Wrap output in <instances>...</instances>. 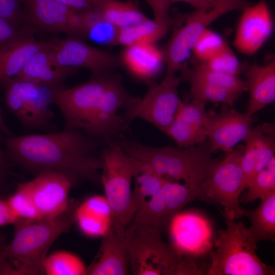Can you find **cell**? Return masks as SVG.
I'll use <instances>...</instances> for the list:
<instances>
[{
	"label": "cell",
	"instance_id": "ac0fdd59",
	"mask_svg": "<svg viewBox=\"0 0 275 275\" xmlns=\"http://www.w3.org/2000/svg\"><path fill=\"white\" fill-rule=\"evenodd\" d=\"M49 41V40H48ZM49 45L38 51L15 77L56 89L64 87V82L77 70L71 67L57 66Z\"/></svg>",
	"mask_w": 275,
	"mask_h": 275
},
{
	"label": "cell",
	"instance_id": "8d00e7d4",
	"mask_svg": "<svg viewBox=\"0 0 275 275\" xmlns=\"http://www.w3.org/2000/svg\"><path fill=\"white\" fill-rule=\"evenodd\" d=\"M35 33L26 26H19L0 16V51L12 43Z\"/></svg>",
	"mask_w": 275,
	"mask_h": 275
},
{
	"label": "cell",
	"instance_id": "e575fe53",
	"mask_svg": "<svg viewBox=\"0 0 275 275\" xmlns=\"http://www.w3.org/2000/svg\"><path fill=\"white\" fill-rule=\"evenodd\" d=\"M202 63L209 69L232 75L238 76L241 72L240 62L228 45L212 58Z\"/></svg>",
	"mask_w": 275,
	"mask_h": 275
},
{
	"label": "cell",
	"instance_id": "44dd1931",
	"mask_svg": "<svg viewBox=\"0 0 275 275\" xmlns=\"http://www.w3.org/2000/svg\"><path fill=\"white\" fill-rule=\"evenodd\" d=\"M75 220L81 231L87 236L103 237L113 224L112 210L105 197H91L77 206Z\"/></svg>",
	"mask_w": 275,
	"mask_h": 275
},
{
	"label": "cell",
	"instance_id": "60d3db41",
	"mask_svg": "<svg viewBox=\"0 0 275 275\" xmlns=\"http://www.w3.org/2000/svg\"><path fill=\"white\" fill-rule=\"evenodd\" d=\"M17 221L12 213L6 200L0 197V227L9 224H14Z\"/></svg>",
	"mask_w": 275,
	"mask_h": 275
},
{
	"label": "cell",
	"instance_id": "1f68e13d",
	"mask_svg": "<svg viewBox=\"0 0 275 275\" xmlns=\"http://www.w3.org/2000/svg\"><path fill=\"white\" fill-rule=\"evenodd\" d=\"M6 201L17 221L35 222L42 220L33 200L22 183L18 184L16 191Z\"/></svg>",
	"mask_w": 275,
	"mask_h": 275
},
{
	"label": "cell",
	"instance_id": "277c9868",
	"mask_svg": "<svg viewBox=\"0 0 275 275\" xmlns=\"http://www.w3.org/2000/svg\"><path fill=\"white\" fill-rule=\"evenodd\" d=\"M118 142L128 154L160 175L192 187L199 186L219 161L211 157L208 146L200 144L152 147L125 139Z\"/></svg>",
	"mask_w": 275,
	"mask_h": 275
},
{
	"label": "cell",
	"instance_id": "ab89813d",
	"mask_svg": "<svg viewBox=\"0 0 275 275\" xmlns=\"http://www.w3.org/2000/svg\"><path fill=\"white\" fill-rule=\"evenodd\" d=\"M71 9L80 13L95 9L97 0H57Z\"/></svg>",
	"mask_w": 275,
	"mask_h": 275
},
{
	"label": "cell",
	"instance_id": "6da1fadb",
	"mask_svg": "<svg viewBox=\"0 0 275 275\" xmlns=\"http://www.w3.org/2000/svg\"><path fill=\"white\" fill-rule=\"evenodd\" d=\"M99 140L76 129L9 136L4 140L8 160L37 176L58 172L72 182L98 184L103 161Z\"/></svg>",
	"mask_w": 275,
	"mask_h": 275
},
{
	"label": "cell",
	"instance_id": "9a60e30c",
	"mask_svg": "<svg viewBox=\"0 0 275 275\" xmlns=\"http://www.w3.org/2000/svg\"><path fill=\"white\" fill-rule=\"evenodd\" d=\"M224 104L217 113H207L204 126L211 152H229L244 141L253 128L252 116Z\"/></svg>",
	"mask_w": 275,
	"mask_h": 275
},
{
	"label": "cell",
	"instance_id": "ffe728a7",
	"mask_svg": "<svg viewBox=\"0 0 275 275\" xmlns=\"http://www.w3.org/2000/svg\"><path fill=\"white\" fill-rule=\"evenodd\" d=\"M119 58L130 74L143 80L153 78L164 63L162 49L152 43L125 46Z\"/></svg>",
	"mask_w": 275,
	"mask_h": 275
},
{
	"label": "cell",
	"instance_id": "f35d334b",
	"mask_svg": "<svg viewBox=\"0 0 275 275\" xmlns=\"http://www.w3.org/2000/svg\"><path fill=\"white\" fill-rule=\"evenodd\" d=\"M151 8L156 22L170 27L171 18L169 11L171 6L178 0H145Z\"/></svg>",
	"mask_w": 275,
	"mask_h": 275
},
{
	"label": "cell",
	"instance_id": "74e56055",
	"mask_svg": "<svg viewBox=\"0 0 275 275\" xmlns=\"http://www.w3.org/2000/svg\"><path fill=\"white\" fill-rule=\"evenodd\" d=\"M24 1L0 0V16L15 24L25 26L23 9Z\"/></svg>",
	"mask_w": 275,
	"mask_h": 275
},
{
	"label": "cell",
	"instance_id": "f6af8a7d",
	"mask_svg": "<svg viewBox=\"0 0 275 275\" xmlns=\"http://www.w3.org/2000/svg\"><path fill=\"white\" fill-rule=\"evenodd\" d=\"M3 246H0V268L3 262L5 260V259L3 254Z\"/></svg>",
	"mask_w": 275,
	"mask_h": 275
},
{
	"label": "cell",
	"instance_id": "4dcf8cb0",
	"mask_svg": "<svg viewBox=\"0 0 275 275\" xmlns=\"http://www.w3.org/2000/svg\"><path fill=\"white\" fill-rule=\"evenodd\" d=\"M164 133L180 147L201 144L207 138L204 130L195 127L177 114Z\"/></svg>",
	"mask_w": 275,
	"mask_h": 275
},
{
	"label": "cell",
	"instance_id": "484cf974",
	"mask_svg": "<svg viewBox=\"0 0 275 275\" xmlns=\"http://www.w3.org/2000/svg\"><path fill=\"white\" fill-rule=\"evenodd\" d=\"M180 71L182 80L188 78H194L240 94L247 91L246 81L241 79L238 75L209 69L201 62L195 65L191 69L184 64Z\"/></svg>",
	"mask_w": 275,
	"mask_h": 275
},
{
	"label": "cell",
	"instance_id": "b9f144b4",
	"mask_svg": "<svg viewBox=\"0 0 275 275\" xmlns=\"http://www.w3.org/2000/svg\"><path fill=\"white\" fill-rule=\"evenodd\" d=\"M5 149H3L0 139V183L5 181L10 174V169Z\"/></svg>",
	"mask_w": 275,
	"mask_h": 275
},
{
	"label": "cell",
	"instance_id": "30bf717a",
	"mask_svg": "<svg viewBox=\"0 0 275 275\" xmlns=\"http://www.w3.org/2000/svg\"><path fill=\"white\" fill-rule=\"evenodd\" d=\"M252 4L246 0H216L208 9H195L188 14L183 25L174 32L162 49L166 72L180 71L196 41L210 24L228 12L243 11Z\"/></svg>",
	"mask_w": 275,
	"mask_h": 275
},
{
	"label": "cell",
	"instance_id": "2e32d148",
	"mask_svg": "<svg viewBox=\"0 0 275 275\" xmlns=\"http://www.w3.org/2000/svg\"><path fill=\"white\" fill-rule=\"evenodd\" d=\"M242 11L233 45L241 53L251 56L260 48L271 35L272 17L265 1L252 4Z\"/></svg>",
	"mask_w": 275,
	"mask_h": 275
},
{
	"label": "cell",
	"instance_id": "8fae6325",
	"mask_svg": "<svg viewBox=\"0 0 275 275\" xmlns=\"http://www.w3.org/2000/svg\"><path fill=\"white\" fill-rule=\"evenodd\" d=\"M181 80L177 74L166 72L159 83L151 85L143 97H131L122 115L126 127L133 120L141 119L164 133L176 116L181 101L178 92Z\"/></svg>",
	"mask_w": 275,
	"mask_h": 275
},
{
	"label": "cell",
	"instance_id": "f1b7e54d",
	"mask_svg": "<svg viewBox=\"0 0 275 275\" xmlns=\"http://www.w3.org/2000/svg\"><path fill=\"white\" fill-rule=\"evenodd\" d=\"M247 191L240 198L243 204L252 202L256 200L275 192V157H273L266 167L256 173L249 183Z\"/></svg>",
	"mask_w": 275,
	"mask_h": 275
},
{
	"label": "cell",
	"instance_id": "d4e9b609",
	"mask_svg": "<svg viewBox=\"0 0 275 275\" xmlns=\"http://www.w3.org/2000/svg\"><path fill=\"white\" fill-rule=\"evenodd\" d=\"M169 28L148 18L139 23L117 29L111 46L156 43L166 35Z\"/></svg>",
	"mask_w": 275,
	"mask_h": 275
},
{
	"label": "cell",
	"instance_id": "3957f363",
	"mask_svg": "<svg viewBox=\"0 0 275 275\" xmlns=\"http://www.w3.org/2000/svg\"><path fill=\"white\" fill-rule=\"evenodd\" d=\"M77 206L72 202L63 213L53 218L35 222L17 221L11 241L3 246L5 263L3 274H44L47 253L57 238L75 222Z\"/></svg>",
	"mask_w": 275,
	"mask_h": 275
},
{
	"label": "cell",
	"instance_id": "d6a6232c",
	"mask_svg": "<svg viewBox=\"0 0 275 275\" xmlns=\"http://www.w3.org/2000/svg\"><path fill=\"white\" fill-rule=\"evenodd\" d=\"M82 13L86 22L87 38L111 45L117 29L106 22L96 9Z\"/></svg>",
	"mask_w": 275,
	"mask_h": 275
},
{
	"label": "cell",
	"instance_id": "5b68a950",
	"mask_svg": "<svg viewBox=\"0 0 275 275\" xmlns=\"http://www.w3.org/2000/svg\"><path fill=\"white\" fill-rule=\"evenodd\" d=\"M124 234L131 274H204L189 255L165 242L161 235L129 227Z\"/></svg>",
	"mask_w": 275,
	"mask_h": 275
},
{
	"label": "cell",
	"instance_id": "603a6c76",
	"mask_svg": "<svg viewBox=\"0 0 275 275\" xmlns=\"http://www.w3.org/2000/svg\"><path fill=\"white\" fill-rule=\"evenodd\" d=\"M259 205L252 210H246L251 223L248 236L254 244L263 240L275 241V192L261 198Z\"/></svg>",
	"mask_w": 275,
	"mask_h": 275
},
{
	"label": "cell",
	"instance_id": "836d02e7",
	"mask_svg": "<svg viewBox=\"0 0 275 275\" xmlns=\"http://www.w3.org/2000/svg\"><path fill=\"white\" fill-rule=\"evenodd\" d=\"M228 45L217 33L208 29L196 41L192 52L200 62H206L221 51Z\"/></svg>",
	"mask_w": 275,
	"mask_h": 275
},
{
	"label": "cell",
	"instance_id": "ba28073f",
	"mask_svg": "<svg viewBox=\"0 0 275 275\" xmlns=\"http://www.w3.org/2000/svg\"><path fill=\"white\" fill-rule=\"evenodd\" d=\"M244 149V146L241 145L228 152L208 177L196 187L197 200L222 208L219 211L224 218L237 219L246 215V210L241 207L240 202Z\"/></svg>",
	"mask_w": 275,
	"mask_h": 275
},
{
	"label": "cell",
	"instance_id": "d6986e66",
	"mask_svg": "<svg viewBox=\"0 0 275 275\" xmlns=\"http://www.w3.org/2000/svg\"><path fill=\"white\" fill-rule=\"evenodd\" d=\"M249 93L246 113L251 116L275 100V62L251 65L244 71Z\"/></svg>",
	"mask_w": 275,
	"mask_h": 275
},
{
	"label": "cell",
	"instance_id": "7a4b0ae2",
	"mask_svg": "<svg viewBox=\"0 0 275 275\" xmlns=\"http://www.w3.org/2000/svg\"><path fill=\"white\" fill-rule=\"evenodd\" d=\"M131 98L121 77L111 73L53 92V104L63 115L64 128L80 130L105 143L121 139L127 129L119 112Z\"/></svg>",
	"mask_w": 275,
	"mask_h": 275
},
{
	"label": "cell",
	"instance_id": "e0dca14e",
	"mask_svg": "<svg viewBox=\"0 0 275 275\" xmlns=\"http://www.w3.org/2000/svg\"><path fill=\"white\" fill-rule=\"evenodd\" d=\"M95 260L88 268L90 275H127L130 273L126 238L112 227L103 237Z\"/></svg>",
	"mask_w": 275,
	"mask_h": 275
},
{
	"label": "cell",
	"instance_id": "cb8c5ba5",
	"mask_svg": "<svg viewBox=\"0 0 275 275\" xmlns=\"http://www.w3.org/2000/svg\"><path fill=\"white\" fill-rule=\"evenodd\" d=\"M95 9L117 29L139 23L148 17L133 0H97Z\"/></svg>",
	"mask_w": 275,
	"mask_h": 275
},
{
	"label": "cell",
	"instance_id": "52a82bcc",
	"mask_svg": "<svg viewBox=\"0 0 275 275\" xmlns=\"http://www.w3.org/2000/svg\"><path fill=\"white\" fill-rule=\"evenodd\" d=\"M226 228L218 231L208 275H274V268L265 264L256 253V245L248 236L241 221L224 217Z\"/></svg>",
	"mask_w": 275,
	"mask_h": 275
},
{
	"label": "cell",
	"instance_id": "f546056e",
	"mask_svg": "<svg viewBox=\"0 0 275 275\" xmlns=\"http://www.w3.org/2000/svg\"><path fill=\"white\" fill-rule=\"evenodd\" d=\"M189 84L192 98L232 107L241 94L194 78L186 79Z\"/></svg>",
	"mask_w": 275,
	"mask_h": 275
},
{
	"label": "cell",
	"instance_id": "8992f818",
	"mask_svg": "<svg viewBox=\"0 0 275 275\" xmlns=\"http://www.w3.org/2000/svg\"><path fill=\"white\" fill-rule=\"evenodd\" d=\"M105 144L100 152L103 164L100 183L112 210V227L123 233L136 212L132 202V183L144 164L128 154L117 140Z\"/></svg>",
	"mask_w": 275,
	"mask_h": 275
},
{
	"label": "cell",
	"instance_id": "7bdbcfd3",
	"mask_svg": "<svg viewBox=\"0 0 275 275\" xmlns=\"http://www.w3.org/2000/svg\"><path fill=\"white\" fill-rule=\"evenodd\" d=\"M216 0H178V2H184L189 4L195 9H205L212 7Z\"/></svg>",
	"mask_w": 275,
	"mask_h": 275
},
{
	"label": "cell",
	"instance_id": "d590c367",
	"mask_svg": "<svg viewBox=\"0 0 275 275\" xmlns=\"http://www.w3.org/2000/svg\"><path fill=\"white\" fill-rule=\"evenodd\" d=\"M205 104V102L194 98L187 103L181 100L177 115L195 127L205 131L207 114Z\"/></svg>",
	"mask_w": 275,
	"mask_h": 275
},
{
	"label": "cell",
	"instance_id": "4316f807",
	"mask_svg": "<svg viewBox=\"0 0 275 275\" xmlns=\"http://www.w3.org/2000/svg\"><path fill=\"white\" fill-rule=\"evenodd\" d=\"M169 179L144 164L133 181L132 202L135 211L156 194Z\"/></svg>",
	"mask_w": 275,
	"mask_h": 275
},
{
	"label": "cell",
	"instance_id": "ee69618b",
	"mask_svg": "<svg viewBox=\"0 0 275 275\" xmlns=\"http://www.w3.org/2000/svg\"><path fill=\"white\" fill-rule=\"evenodd\" d=\"M0 132H3L8 135L10 134V132L6 126L3 119L1 105H0Z\"/></svg>",
	"mask_w": 275,
	"mask_h": 275
},
{
	"label": "cell",
	"instance_id": "83f0119b",
	"mask_svg": "<svg viewBox=\"0 0 275 275\" xmlns=\"http://www.w3.org/2000/svg\"><path fill=\"white\" fill-rule=\"evenodd\" d=\"M43 271L47 275H85L88 268L77 256L62 251L46 256Z\"/></svg>",
	"mask_w": 275,
	"mask_h": 275
},
{
	"label": "cell",
	"instance_id": "7402d4cb",
	"mask_svg": "<svg viewBox=\"0 0 275 275\" xmlns=\"http://www.w3.org/2000/svg\"><path fill=\"white\" fill-rule=\"evenodd\" d=\"M49 41L36 40L34 35L20 39L0 51V86L17 75L38 51Z\"/></svg>",
	"mask_w": 275,
	"mask_h": 275
},
{
	"label": "cell",
	"instance_id": "7c38bea8",
	"mask_svg": "<svg viewBox=\"0 0 275 275\" xmlns=\"http://www.w3.org/2000/svg\"><path fill=\"white\" fill-rule=\"evenodd\" d=\"M23 9L25 25L35 34L64 33L81 40L87 38L83 13L57 0H25Z\"/></svg>",
	"mask_w": 275,
	"mask_h": 275
},
{
	"label": "cell",
	"instance_id": "4fadbf2b",
	"mask_svg": "<svg viewBox=\"0 0 275 275\" xmlns=\"http://www.w3.org/2000/svg\"><path fill=\"white\" fill-rule=\"evenodd\" d=\"M49 41L57 66L87 69L91 72V77L109 73L120 64L119 56L80 39L54 37Z\"/></svg>",
	"mask_w": 275,
	"mask_h": 275
},
{
	"label": "cell",
	"instance_id": "9c48e42d",
	"mask_svg": "<svg viewBox=\"0 0 275 275\" xmlns=\"http://www.w3.org/2000/svg\"><path fill=\"white\" fill-rule=\"evenodd\" d=\"M1 86L4 88L7 109L24 128L45 132L56 131L52 123L54 114L50 107L53 104L54 89L17 77Z\"/></svg>",
	"mask_w": 275,
	"mask_h": 275
},
{
	"label": "cell",
	"instance_id": "5bb4252c",
	"mask_svg": "<svg viewBox=\"0 0 275 275\" xmlns=\"http://www.w3.org/2000/svg\"><path fill=\"white\" fill-rule=\"evenodd\" d=\"M73 182L58 172H45L22 183L33 200L42 219L53 218L69 207V194Z\"/></svg>",
	"mask_w": 275,
	"mask_h": 275
}]
</instances>
